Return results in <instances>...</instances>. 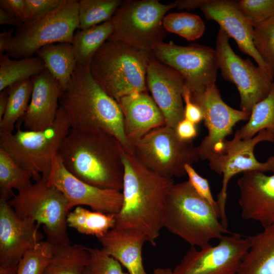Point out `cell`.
I'll return each mask as SVG.
<instances>
[{
  "label": "cell",
  "mask_w": 274,
  "mask_h": 274,
  "mask_svg": "<svg viewBox=\"0 0 274 274\" xmlns=\"http://www.w3.org/2000/svg\"><path fill=\"white\" fill-rule=\"evenodd\" d=\"M122 159L123 201L115 215L114 227L138 230L155 246L163 228L164 211L174 181L150 169L132 152L124 149Z\"/></svg>",
  "instance_id": "cell-1"
},
{
  "label": "cell",
  "mask_w": 274,
  "mask_h": 274,
  "mask_svg": "<svg viewBox=\"0 0 274 274\" xmlns=\"http://www.w3.org/2000/svg\"><path fill=\"white\" fill-rule=\"evenodd\" d=\"M124 149L118 139L104 130L71 128L58 155L66 169L80 180L122 191Z\"/></svg>",
  "instance_id": "cell-2"
},
{
  "label": "cell",
  "mask_w": 274,
  "mask_h": 274,
  "mask_svg": "<svg viewBox=\"0 0 274 274\" xmlns=\"http://www.w3.org/2000/svg\"><path fill=\"white\" fill-rule=\"evenodd\" d=\"M71 128L104 130L132 152L124 131L123 116L117 101L92 77L89 65L77 64L59 100Z\"/></svg>",
  "instance_id": "cell-3"
},
{
  "label": "cell",
  "mask_w": 274,
  "mask_h": 274,
  "mask_svg": "<svg viewBox=\"0 0 274 274\" xmlns=\"http://www.w3.org/2000/svg\"><path fill=\"white\" fill-rule=\"evenodd\" d=\"M163 227L191 247L200 248L210 245L212 239L231 233L188 180L174 183L172 187L164 211Z\"/></svg>",
  "instance_id": "cell-4"
},
{
  "label": "cell",
  "mask_w": 274,
  "mask_h": 274,
  "mask_svg": "<svg viewBox=\"0 0 274 274\" xmlns=\"http://www.w3.org/2000/svg\"><path fill=\"white\" fill-rule=\"evenodd\" d=\"M151 52L120 41H107L89 65L96 82L117 102L123 96L147 91V68Z\"/></svg>",
  "instance_id": "cell-5"
},
{
  "label": "cell",
  "mask_w": 274,
  "mask_h": 274,
  "mask_svg": "<svg viewBox=\"0 0 274 274\" xmlns=\"http://www.w3.org/2000/svg\"><path fill=\"white\" fill-rule=\"evenodd\" d=\"M71 128L68 117L59 106L53 125L46 129L0 131V149L29 172L37 181L42 177H48L53 160Z\"/></svg>",
  "instance_id": "cell-6"
},
{
  "label": "cell",
  "mask_w": 274,
  "mask_h": 274,
  "mask_svg": "<svg viewBox=\"0 0 274 274\" xmlns=\"http://www.w3.org/2000/svg\"><path fill=\"white\" fill-rule=\"evenodd\" d=\"M21 219L43 225L47 239L53 245L71 243L67 232V216L70 212L68 201L47 177L18 191L8 201Z\"/></svg>",
  "instance_id": "cell-7"
},
{
  "label": "cell",
  "mask_w": 274,
  "mask_h": 274,
  "mask_svg": "<svg viewBox=\"0 0 274 274\" xmlns=\"http://www.w3.org/2000/svg\"><path fill=\"white\" fill-rule=\"evenodd\" d=\"M174 8L175 2L163 4L158 0L122 1L110 19L113 31L107 41H120L151 53L163 42L167 31L163 19Z\"/></svg>",
  "instance_id": "cell-8"
},
{
  "label": "cell",
  "mask_w": 274,
  "mask_h": 274,
  "mask_svg": "<svg viewBox=\"0 0 274 274\" xmlns=\"http://www.w3.org/2000/svg\"><path fill=\"white\" fill-rule=\"evenodd\" d=\"M78 28V1L66 0L57 8L17 27L6 52L14 58L32 57L45 46L72 43Z\"/></svg>",
  "instance_id": "cell-9"
},
{
  "label": "cell",
  "mask_w": 274,
  "mask_h": 274,
  "mask_svg": "<svg viewBox=\"0 0 274 274\" xmlns=\"http://www.w3.org/2000/svg\"><path fill=\"white\" fill-rule=\"evenodd\" d=\"M262 142L274 143V134L264 129L252 138L241 140L235 133L232 140L225 139L218 145L207 158L210 168L223 176L221 189L216 201L221 222L226 228L228 220L226 204L227 188L230 179L242 172L260 171L274 173V155L262 162L259 161L254 155L255 146Z\"/></svg>",
  "instance_id": "cell-10"
},
{
  "label": "cell",
  "mask_w": 274,
  "mask_h": 274,
  "mask_svg": "<svg viewBox=\"0 0 274 274\" xmlns=\"http://www.w3.org/2000/svg\"><path fill=\"white\" fill-rule=\"evenodd\" d=\"M132 149L145 166L168 179L185 176V165L200 159L197 147L192 141L180 140L175 129L166 125L149 132Z\"/></svg>",
  "instance_id": "cell-11"
},
{
  "label": "cell",
  "mask_w": 274,
  "mask_h": 274,
  "mask_svg": "<svg viewBox=\"0 0 274 274\" xmlns=\"http://www.w3.org/2000/svg\"><path fill=\"white\" fill-rule=\"evenodd\" d=\"M151 54L183 76L191 96L203 92L216 83L219 69L216 49L197 44L182 46L162 42Z\"/></svg>",
  "instance_id": "cell-12"
},
{
  "label": "cell",
  "mask_w": 274,
  "mask_h": 274,
  "mask_svg": "<svg viewBox=\"0 0 274 274\" xmlns=\"http://www.w3.org/2000/svg\"><path fill=\"white\" fill-rule=\"evenodd\" d=\"M229 39L223 30L219 29L215 49L218 67L222 77L236 86L240 95L241 110L251 113L253 107L268 93L273 79L249 58H242L235 53L229 44Z\"/></svg>",
  "instance_id": "cell-13"
},
{
  "label": "cell",
  "mask_w": 274,
  "mask_h": 274,
  "mask_svg": "<svg viewBox=\"0 0 274 274\" xmlns=\"http://www.w3.org/2000/svg\"><path fill=\"white\" fill-rule=\"evenodd\" d=\"M250 246L249 236L224 235L218 243L199 250L191 247L173 271L174 274H236Z\"/></svg>",
  "instance_id": "cell-14"
},
{
  "label": "cell",
  "mask_w": 274,
  "mask_h": 274,
  "mask_svg": "<svg viewBox=\"0 0 274 274\" xmlns=\"http://www.w3.org/2000/svg\"><path fill=\"white\" fill-rule=\"evenodd\" d=\"M47 180L64 195L70 211L74 207L86 206L94 211L116 215L121 209V191L98 188L80 180L66 169L58 154L53 160Z\"/></svg>",
  "instance_id": "cell-15"
},
{
  "label": "cell",
  "mask_w": 274,
  "mask_h": 274,
  "mask_svg": "<svg viewBox=\"0 0 274 274\" xmlns=\"http://www.w3.org/2000/svg\"><path fill=\"white\" fill-rule=\"evenodd\" d=\"M191 96L192 101L200 107L208 130V135L197 146L200 159L204 160L226 136L232 133L237 123L248 120L251 113L227 105L222 99L216 84L209 86L200 94Z\"/></svg>",
  "instance_id": "cell-16"
},
{
  "label": "cell",
  "mask_w": 274,
  "mask_h": 274,
  "mask_svg": "<svg viewBox=\"0 0 274 274\" xmlns=\"http://www.w3.org/2000/svg\"><path fill=\"white\" fill-rule=\"evenodd\" d=\"M146 83L163 115L165 125L175 129L178 123L185 118L183 76L152 55L147 66Z\"/></svg>",
  "instance_id": "cell-17"
},
{
  "label": "cell",
  "mask_w": 274,
  "mask_h": 274,
  "mask_svg": "<svg viewBox=\"0 0 274 274\" xmlns=\"http://www.w3.org/2000/svg\"><path fill=\"white\" fill-rule=\"evenodd\" d=\"M40 225L20 218L8 201L0 199V265L18 264L43 235Z\"/></svg>",
  "instance_id": "cell-18"
},
{
  "label": "cell",
  "mask_w": 274,
  "mask_h": 274,
  "mask_svg": "<svg viewBox=\"0 0 274 274\" xmlns=\"http://www.w3.org/2000/svg\"><path fill=\"white\" fill-rule=\"evenodd\" d=\"M206 18L216 21L239 50L252 57L257 65L273 79L274 74L256 50L253 43L254 27L239 10L236 1L208 0L200 8Z\"/></svg>",
  "instance_id": "cell-19"
},
{
  "label": "cell",
  "mask_w": 274,
  "mask_h": 274,
  "mask_svg": "<svg viewBox=\"0 0 274 274\" xmlns=\"http://www.w3.org/2000/svg\"><path fill=\"white\" fill-rule=\"evenodd\" d=\"M241 216L259 222L263 227L274 224V174L260 171L243 173L238 180Z\"/></svg>",
  "instance_id": "cell-20"
},
{
  "label": "cell",
  "mask_w": 274,
  "mask_h": 274,
  "mask_svg": "<svg viewBox=\"0 0 274 274\" xmlns=\"http://www.w3.org/2000/svg\"><path fill=\"white\" fill-rule=\"evenodd\" d=\"M31 79L33 88L30 100L21 120L26 130H43L52 126L55 121L63 89L46 69Z\"/></svg>",
  "instance_id": "cell-21"
},
{
  "label": "cell",
  "mask_w": 274,
  "mask_h": 274,
  "mask_svg": "<svg viewBox=\"0 0 274 274\" xmlns=\"http://www.w3.org/2000/svg\"><path fill=\"white\" fill-rule=\"evenodd\" d=\"M117 102L123 114L125 134L131 149L149 132L165 125L161 111L147 91L123 96Z\"/></svg>",
  "instance_id": "cell-22"
},
{
  "label": "cell",
  "mask_w": 274,
  "mask_h": 274,
  "mask_svg": "<svg viewBox=\"0 0 274 274\" xmlns=\"http://www.w3.org/2000/svg\"><path fill=\"white\" fill-rule=\"evenodd\" d=\"M97 238L101 250L126 268L128 274H148L142 260L143 247L148 242L143 233L132 229L114 227Z\"/></svg>",
  "instance_id": "cell-23"
},
{
  "label": "cell",
  "mask_w": 274,
  "mask_h": 274,
  "mask_svg": "<svg viewBox=\"0 0 274 274\" xmlns=\"http://www.w3.org/2000/svg\"><path fill=\"white\" fill-rule=\"evenodd\" d=\"M236 274H274V224L252 236Z\"/></svg>",
  "instance_id": "cell-24"
},
{
  "label": "cell",
  "mask_w": 274,
  "mask_h": 274,
  "mask_svg": "<svg viewBox=\"0 0 274 274\" xmlns=\"http://www.w3.org/2000/svg\"><path fill=\"white\" fill-rule=\"evenodd\" d=\"M36 54L43 61L46 69L64 89L77 65L72 43L48 45L38 50Z\"/></svg>",
  "instance_id": "cell-25"
},
{
  "label": "cell",
  "mask_w": 274,
  "mask_h": 274,
  "mask_svg": "<svg viewBox=\"0 0 274 274\" xmlns=\"http://www.w3.org/2000/svg\"><path fill=\"white\" fill-rule=\"evenodd\" d=\"M89 257L87 247L71 243L53 245L51 257L42 274H84Z\"/></svg>",
  "instance_id": "cell-26"
},
{
  "label": "cell",
  "mask_w": 274,
  "mask_h": 274,
  "mask_svg": "<svg viewBox=\"0 0 274 274\" xmlns=\"http://www.w3.org/2000/svg\"><path fill=\"white\" fill-rule=\"evenodd\" d=\"M113 31L110 20L87 29H77L72 44L77 64L89 65L95 53Z\"/></svg>",
  "instance_id": "cell-27"
},
{
  "label": "cell",
  "mask_w": 274,
  "mask_h": 274,
  "mask_svg": "<svg viewBox=\"0 0 274 274\" xmlns=\"http://www.w3.org/2000/svg\"><path fill=\"white\" fill-rule=\"evenodd\" d=\"M46 70L38 56L12 59L8 54L0 55V91L14 84L39 74Z\"/></svg>",
  "instance_id": "cell-28"
},
{
  "label": "cell",
  "mask_w": 274,
  "mask_h": 274,
  "mask_svg": "<svg viewBox=\"0 0 274 274\" xmlns=\"http://www.w3.org/2000/svg\"><path fill=\"white\" fill-rule=\"evenodd\" d=\"M32 88L31 79L17 82L7 88L8 100L6 111L0 120V131L13 132L16 123L25 115Z\"/></svg>",
  "instance_id": "cell-29"
},
{
  "label": "cell",
  "mask_w": 274,
  "mask_h": 274,
  "mask_svg": "<svg viewBox=\"0 0 274 274\" xmlns=\"http://www.w3.org/2000/svg\"><path fill=\"white\" fill-rule=\"evenodd\" d=\"M66 222L79 233L98 238L115 227V216L78 206L68 213Z\"/></svg>",
  "instance_id": "cell-30"
},
{
  "label": "cell",
  "mask_w": 274,
  "mask_h": 274,
  "mask_svg": "<svg viewBox=\"0 0 274 274\" xmlns=\"http://www.w3.org/2000/svg\"><path fill=\"white\" fill-rule=\"evenodd\" d=\"M264 129L274 134V82L266 96L253 107L247 122L235 133L247 140Z\"/></svg>",
  "instance_id": "cell-31"
},
{
  "label": "cell",
  "mask_w": 274,
  "mask_h": 274,
  "mask_svg": "<svg viewBox=\"0 0 274 274\" xmlns=\"http://www.w3.org/2000/svg\"><path fill=\"white\" fill-rule=\"evenodd\" d=\"M32 174L18 165L5 151L0 149V199L8 201L14 195L13 190H21L31 184Z\"/></svg>",
  "instance_id": "cell-32"
},
{
  "label": "cell",
  "mask_w": 274,
  "mask_h": 274,
  "mask_svg": "<svg viewBox=\"0 0 274 274\" xmlns=\"http://www.w3.org/2000/svg\"><path fill=\"white\" fill-rule=\"evenodd\" d=\"M121 2V0L78 1V29H87L110 20Z\"/></svg>",
  "instance_id": "cell-33"
},
{
  "label": "cell",
  "mask_w": 274,
  "mask_h": 274,
  "mask_svg": "<svg viewBox=\"0 0 274 274\" xmlns=\"http://www.w3.org/2000/svg\"><path fill=\"white\" fill-rule=\"evenodd\" d=\"M163 25L166 30L188 41L198 39L203 34L205 25L198 15L185 13H172L165 16Z\"/></svg>",
  "instance_id": "cell-34"
},
{
  "label": "cell",
  "mask_w": 274,
  "mask_h": 274,
  "mask_svg": "<svg viewBox=\"0 0 274 274\" xmlns=\"http://www.w3.org/2000/svg\"><path fill=\"white\" fill-rule=\"evenodd\" d=\"M256 50L274 74V16L254 27Z\"/></svg>",
  "instance_id": "cell-35"
},
{
  "label": "cell",
  "mask_w": 274,
  "mask_h": 274,
  "mask_svg": "<svg viewBox=\"0 0 274 274\" xmlns=\"http://www.w3.org/2000/svg\"><path fill=\"white\" fill-rule=\"evenodd\" d=\"M53 245L47 240L41 241L26 253L18 264L17 274H42L50 259Z\"/></svg>",
  "instance_id": "cell-36"
},
{
  "label": "cell",
  "mask_w": 274,
  "mask_h": 274,
  "mask_svg": "<svg viewBox=\"0 0 274 274\" xmlns=\"http://www.w3.org/2000/svg\"><path fill=\"white\" fill-rule=\"evenodd\" d=\"M90 254L84 274H128L124 272L121 264L106 254L101 249L87 247Z\"/></svg>",
  "instance_id": "cell-37"
},
{
  "label": "cell",
  "mask_w": 274,
  "mask_h": 274,
  "mask_svg": "<svg viewBox=\"0 0 274 274\" xmlns=\"http://www.w3.org/2000/svg\"><path fill=\"white\" fill-rule=\"evenodd\" d=\"M236 3L253 27L274 16V0H241Z\"/></svg>",
  "instance_id": "cell-38"
},
{
  "label": "cell",
  "mask_w": 274,
  "mask_h": 274,
  "mask_svg": "<svg viewBox=\"0 0 274 274\" xmlns=\"http://www.w3.org/2000/svg\"><path fill=\"white\" fill-rule=\"evenodd\" d=\"M185 169L188 180L194 189L215 209L219 217L217 202L213 196L208 180L199 175L191 165H186Z\"/></svg>",
  "instance_id": "cell-39"
},
{
  "label": "cell",
  "mask_w": 274,
  "mask_h": 274,
  "mask_svg": "<svg viewBox=\"0 0 274 274\" xmlns=\"http://www.w3.org/2000/svg\"><path fill=\"white\" fill-rule=\"evenodd\" d=\"M65 1L66 0H25L26 22L57 8Z\"/></svg>",
  "instance_id": "cell-40"
},
{
  "label": "cell",
  "mask_w": 274,
  "mask_h": 274,
  "mask_svg": "<svg viewBox=\"0 0 274 274\" xmlns=\"http://www.w3.org/2000/svg\"><path fill=\"white\" fill-rule=\"evenodd\" d=\"M183 98L185 102V119L197 124L203 119V115L200 107L191 100V92L188 88L184 85Z\"/></svg>",
  "instance_id": "cell-41"
},
{
  "label": "cell",
  "mask_w": 274,
  "mask_h": 274,
  "mask_svg": "<svg viewBox=\"0 0 274 274\" xmlns=\"http://www.w3.org/2000/svg\"><path fill=\"white\" fill-rule=\"evenodd\" d=\"M0 8L22 23L26 22L25 0H1Z\"/></svg>",
  "instance_id": "cell-42"
},
{
  "label": "cell",
  "mask_w": 274,
  "mask_h": 274,
  "mask_svg": "<svg viewBox=\"0 0 274 274\" xmlns=\"http://www.w3.org/2000/svg\"><path fill=\"white\" fill-rule=\"evenodd\" d=\"M196 125L184 118L178 123L175 130L180 140L183 141H192L197 135Z\"/></svg>",
  "instance_id": "cell-43"
},
{
  "label": "cell",
  "mask_w": 274,
  "mask_h": 274,
  "mask_svg": "<svg viewBox=\"0 0 274 274\" xmlns=\"http://www.w3.org/2000/svg\"><path fill=\"white\" fill-rule=\"evenodd\" d=\"M14 28H11L3 30L0 33V55L3 54L7 50L14 37Z\"/></svg>",
  "instance_id": "cell-44"
},
{
  "label": "cell",
  "mask_w": 274,
  "mask_h": 274,
  "mask_svg": "<svg viewBox=\"0 0 274 274\" xmlns=\"http://www.w3.org/2000/svg\"><path fill=\"white\" fill-rule=\"evenodd\" d=\"M208 0H178L176 3V8L179 9L192 10L197 8H200Z\"/></svg>",
  "instance_id": "cell-45"
},
{
  "label": "cell",
  "mask_w": 274,
  "mask_h": 274,
  "mask_svg": "<svg viewBox=\"0 0 274 274\" xmlns=\"http://www.w3.org/2000/svg\"><path fill=\"white\" fill-rule=\"evenodd\" d=\"M22 24L23 23L15 17L0 8L1 25H9L18 27L22 25Z\"/></svg>",
  "instance_id": "cell-46"
},
{
  "label": "cell",
  "mask_w": 274,
  "mask_h": 274,
  "mask_svg": "<svg viewBox=\"0 0 274 274\" xmlns=\"http://www.w3.org/2000/svg\"><path fill=\"white\" fill-rule=\"evenodd\" d=\"M8 100V89L6 88L0 93V120L2 118L7 106Z\"/></svg>",
  "instance_id": "cell-47"
},
{
  "label": "cell",
  "mask_w": 274,
  "mask_h": 274,
  "mask_svg": "<svg viewBox=\"0 0 274 274\" xmlns=\"http://www.w3.org/2000/svg\"><path fill=\"white\" fill-rule=\"evenodd\" d=\"M18 264L0 265V274H17Z\"/></svg>",
  "instance_id": "cell-48"
},
{
  "label": "cell",
  "mask_w": 274,
  "mask_h": 274,
  "mask_svg": "<svg viewBox=\"0 0 274 274\" xmlns=\"http://www.w3.org/2000/svg\"><path fill=\"white\" fill-rule=\"evenodd\" d=\"M153 274H174V273L169 268H158L154 270Z\"/></svg>",
  "instance_id": "cell-49"
}]
</instances>
